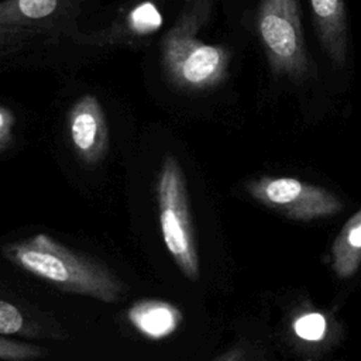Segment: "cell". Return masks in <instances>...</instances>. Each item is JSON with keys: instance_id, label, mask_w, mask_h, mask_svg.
Returning a JSON list of instances; mask_svg holds the SVG:
<instances>
[{"instance_id": "obj_1", "label": "cell", "mask_w": 361, "mask_h": 361, "mask_svg": "<svg viewBox=\"0 0 361 361\" xmlns=\"http://www.w3.org/2000/svg\"><path fill=\"white\" fill-rule=\"evenodd\" d=\"M3 257L17 268L56 289L85 295L106 303L118 302L124 286L103 264L73 251L48 234L13 241L1 248Z\"/></svg>"}, {"instance_id": "obj_2", "label": "cell", "mask_w": 361, "mask_h": 361, "mask_svg": "<svg viewBox=\"0 0 361 361\" xmlns=\"http://www.w3.org/2000/svg\"><path fill=\"white\" fill-rule=\"evenodd\" d=\"M207 0L185 11L162 39V69L168 82L185 92L217 86L227 76L230 52L221 45L203 42L196 32L207 14Z\"/></svg>"}, {"instance_id": "obj_3", "label": "cell", "mask_w": 361, "mask_h": 361, "mask_svg": "<svg viewBox=\"0 0 361 361\" xmlns=\"http://www.w3.org/2000/svg\"><path fill=\"white\" fill-rule=\"evenodd\" d=\"M157 202L159 226L166 250L182 274L197 281L200 261L190 216L185 173L176 157L168 154L157 179Z\"/></svg>"}, {"instance_id": "obj_4", "label": "cell", "mask_w": 361, "mask_h": 361, "mask_svg": "<svg viewBox=\"0 0 361 361\" xmlns=\"http://www.w3.org/2000/svg\"><path fill=\"white\" fill-rule=\"evenodd\" d=\"M257 27L269 66L276 75L292 80L309 75L310 61L298 0H261Z\"/></svg>"}, {"instance_id": "obj_5", "label": "cell", "mask_w": 361, "mask_h": 361, "mask_svg": "<svg viewBox=\"0 0 361 361\" xmlns=\"http://www.w3.org/2000/svg\"><path fill=\"white\" fill-rule=\"evenodd\" d=\"M245 188L252 199L293 220L329 217L343 209V202L333 192L296 178L264 176Z\"/></svg>"}, {"instance_id": "obj_6", "label": "cell", "mask_w": 361, "mask_h": 361, "mask_svg": "<svg viewBox=\"0 0 361 361\" xmlns=\"http://www.w3.org/2000/svg\"><path fill=\"white\" fill-rule=\"evenodd\" d=\"M68 133L78 158L96 165L109 151V127L104 111L94 94L80 96L68 111Z\"/></svg>"}, {"instance_id": "obj_7", "label": "cell", "mask_w": 361, "mask_h": 361, "mask_svg": "<svg viewBox=\"0 0 361 361\" xmlns=\"http://www.w3.org/2000/svg\"><path fill=\"white\" fill-rule=\"evenodd\" d=\"M313 24L330 61L341 68L347 59V17L343 0H310Z\"/></svg>"}, {"instance_id": "obj_8", "label": "cell", "mask_w": 361, "mask_h": 361, "mask_svg": "<svg viewBox=\"0 0 361 361\" xmlns=\"http://www.w3.org/2000/svg\"><path fill=\"white\" fill-rule=\"evenodd\" d=\"M127 316L141 334L154 340L172 334L182 322V313L178 307L158 299L135 302L128 309Z\"/></svg>"}, {"instance_id": "obj_9", "label": "cell", "mask_w": 361, "mask_h": 361, "mask_svg": "<svg viewBox=\"0 0 361 361\" xmlns=\"http://www.w3.org/2000/svg\"><path fill=\"white\" fill-rule=\"evenodd\" d=\"M333 269L338 278H351L361 267V209L343 226L331 245Z\"/></svg>"}, {"instance_id": "obj_10", "label": "cell", "mask_w": 361, "mask_h": 361, "mask_svg": "<svg viewBox=\"0 0 361 361\" xmlns=\"http://www.w3.org/2000/svg\"><path fill=\"white\" fill-rule=\"evenodd\" d=\"M66 0H7L0 3V28L32 27L49 23Z\"/></svg>"}, {"instance_id": "obj_11", "label": "cell", "mask_w": 361, "mask_h": 361, "mask_svg": "<svg viewBox=\"0 0 361 361\" xmlns=\"http://www.w3.org/2000/svg\"><path fill=\"white\" fill-rule=\"evenodd\" d=\"M162 24L164 17L158 6L152 0H144L127 11L123 28L128 35L147 37L159 31Z\"/></svg>"}, {"instance_id": "obj_12", "label": "cell", "mask_w": 361, "mask_h": 361, "mask_svg": "<svg viewBox=\"0 0 361 361\" xmlns=\"http://www.w3.org/2000/svg\"><path fill=\"white\" fill-rule=\"evenodd\" d=\"M292 329L295 334L305 341H320L326 337L327 319L320 312L306 310L295 317Z\"/></svg>"}, {"instance_id": "obj_13", "label": "cell", "mask_w": 361, "mask_h": 361, "mask_svg": "<svg viewBox=\"0 0 361 361\" xmlns=\"http://www.w3.org/2000/svg\"><path fill=\"white\" fill-rule=\"evenodd\" d=\"M45 354L47 350L39 345L0 337V360L3 361H31L42 358Z\"/></svg>"}, {"instance_id": "obj_14", "label": "cell", "mask_w": 361, "mask_h": 361, "mask_svg": "<svg viewBox=\"0 0 361 361\" xmlns=\"http://www.w3.org/2000/svg\"><path fill=\"white\" fill-rule=\"evenodd\" d=\"M27 331V322L21 310L10 302L0 299V334H17Z\"/></svg>"}, {"instance_id": "obj_15", "label": "cell", "mask_w": 361, "mask_h": 361, "mask_svg": "<svg viewBox=\"0 0 361 361\" xmlns=\"http://www.w3.org/2000/svg\"><path fill=\"white\" fill-rule=\"evenodd\" d=\"M259 351L247 343H238L216 357L213 361H259Z\"/></svg>"}, {"instance_id": "obj_16", "label": "cell", "mask_w": 361, "mask_h": 361, "mask_svg": "<svg viewBox=\"0 0 361 361\" xmlns=\"http://www.w3.org/2000/svg\"><path fill=\"white\" fill-rule=\"evenodd\" d=\"M16 114L8 107L0 104V152L10 148L14 141Z\"/></svg>"}, {"instance_id": "obj_17", "label": "cell", "mask_w": 361, "mask_h": 361, "mask_svg": "<svg viewBox=\"0 0 361 361\" xmlns=\"http://www.w3.org/2000/svg\"><path fill=\"white\" fill-rule=\"evenodd\" d=\"M185 1H186V3H190V1H193V0H185Z\"/></svg>"}]
</instances>
